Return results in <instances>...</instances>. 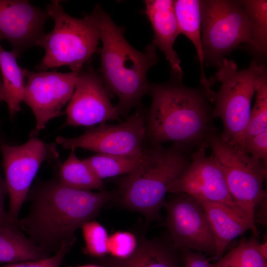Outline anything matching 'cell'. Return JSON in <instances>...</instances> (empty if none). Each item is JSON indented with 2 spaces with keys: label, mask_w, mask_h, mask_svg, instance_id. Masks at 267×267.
<instances>
[{
  "label": "cell",
  "mask_w": 267,
  "mask_h": 267,
  "mask_svg": "<svg viewBox=\"0 0 267 267\" xmlns=\"http://www.w3.org/2000/svg\"><path fill=\"white\" fill-rule=\"evenodd\" d=\"M243 150L252 158L267 165V132L245 138Z\"/></svg>",
  "instance_id": "30"
},
{
  "label": "cell",
  "mask_w": 267,
  "mask_h": 267,
  "mask_svg": "<svg viewBox=\"0 0 267 267\" xmlns=\"http://www.w3.org/2000/svg\"><path fill=\"white\" fill-rule=\"evenodd\" d=\"M110 97L100 75L91 68L82 71L66 109L64 125L92 127L109 120H119Z\"/></svg>",
  "instance_id": "14"
},
{
  "label": "cell",
  "mask_w": 267,
  "mask_h": 267,
  "mask_svg": "<svg viewBox=\"0 0 267 267\" xmlns=\"http://www.w3.org/2000/svg\"><path fill=\"white\" fill-rule=\"evenodd\" d=\"M208 147L223 170L233 202L247 219L253 235L259 237L254 212L257 206L267 198L264 188L267 165L224 142L218 133L209 138Z\"/></svg>",
  "instance_id": "7"
},
{
  "label": "cell",
  "mask_w": 267,
  "mask_h": 267,
  "mask_svg": "<svg viewBox=\"0 0 267 267\" xmlns=\"http://www.w3.org/2000/svg\"><path fill=\"white\" fill-rule=\"evenodd\" d=\"M204 64L219 69L223 58L250 38L241 0H200Z\"/></svg>",
  "instance_id": "8"
},
{
  "label": "cell",
  "mask_w": 267,
  "mask_h": 267,
  "mask_svg": "<svg viewBox=\"0 0 267 267\" xmlns=\"http://www.w3.org/2000/svg\"><path fill=\"white\" fill-rule=\"evenodd\" d=\"M207 148L200 147L192 153L188 165L171 184L168 192H183L197 200L221 203L245 217L232 199L221 166L213 156L206 155Z\"/></svg>",
  "instance_id": "13"
},
{
  "label": "cell",
  "mask_w": 267,
  "mask_h": 267,
  "mask_svg": "<svg viewBox=\"0 0 267 267\" xmlns=\"http://www.w3.org/2000/svg\"><path fill=\"white\" fill-rule=\"evenodd\" d=\"M106 267H182L179 250L176 248L169 238H138L134 253L124 259L111 257L99 259Z\"/></svg>",
  "instance_id": "17"
},
{
  "label": "cell",
  "mask_w": 267,
  "mask_h": 267,
  "mask_svg": "<svg viewBox=\"0 0 267 267\" xmlns=\"http://www.w3.org/2000/svg\"><path fill=\"white\" fill-rule=\"evenodd\" d=\"M1 86H2V78H1V74L0 69V90L1 88Z\"/></svg>",
  "instance_id": "37"
},
{
  "label": "cell",
  "mask_w": 267,
  "mask_h": 267,
  "mask_svg": "<svg viewBox=\"0 0 267 267\" xmlns=\"http://www.w3.org/2000/svg\"><path fill=\"white\" fill-rule=\"evenodd\" d=\"M80 73L27 70L23 102L35 118L36 127L31 133L37 135L50 120L64 114L62 109L70 100Z\"/></svg>",
  "instance_id": "12"
},
{
  "label": "cell",
  "mask_w": 267,
  "mask_h": 267,
  "mask_svg": "<svg viewBox=\"0 0 267 267\" xmlns=\"http://www.w3.org/2000/svg\"><path fill=\"white\" fill-rule=\"evenodd\" d=\"M81 228L85 243L84 252L99 259L106 257L108 254L109 236L106 228L93 220L84 223Z\"/></svg>",
  "instance_id": "27"
},
{
  "label": "cell",
  "mask_w": 267,
  "mask_h": 267,
  "mask_svg": "<svg viewBox=\"0 0 267 267\" xmlns=\"http://www.w3.org/2000/svg\"><path fill=\"white\" fill-rule=\"evenodd\" d=\"M194 151L175 144L146 147L140 165L119 178L113 201L141 214L148 221L159 220L170 185L187 167Z\"/></svg>",
  "instance_id": "4"
},
{
  "label": "cell",
  "mask_w": 267,
  "mask_h": 267,
  "mask_svg": "<svg viewBox=\"0 0 267 267\" xmlns=\"http://www.w3.org/2000/svg\"><path fill=\"white\" fill-rule=\"evenodd\" d=\"M18 55L12 50H5L0 42V69L2 86L0 90V103H6L11 118L21 110L26 84L27 69L17 64Z\"/></svg>",
  "instance_id": "20"
},
{
  "label": "cell",
  "mask_w": 267,
  "mask_h": 267,
  "mask_svg": "<svg viewBox=\"0 0 267 267\" xmlns=\"http://www.w3.org/2000/svg\"><path fill=\"white\" fill-rule=\"evenodd\" d=\"M4 141L3 140V139L2 133H1V129L0 128V145L1 144V143L2 142H3Z\"/></svg>",
  "instance_id": "36"
},
{
  "label": "cell",
  "mask_w": 267,
  "mask_h": 267,
  "mask_svg": "<svg viewBox=\"0 0 267 267\" xmlns=\"http://www.w3.org/2000/svg\"><path fill=\"white\" fill-rule=\"evenodd\" d=\"M85 15L98 29L102 42L99 71L104 85L111 97H118L115 106L119 115L126 117L148 92L146 74L158 62L156 47L151 44L143 52L134 48L124 37L125 29L117 25L99 4Z\"/></svg>",
  "instance_id": "3"
},
{
  "label": "cell",
  "mask_w": 267,
  "mask_h": 267,
  "mask_svg": "<svg viewBox=\"0 0 267 267\" xmlns=\"http://www.w3.org/2000/svg\"><path fill=\"white\" fill-rule=\"evenodd\" d=\"M260 207L257 215L254 216L255 223L258 222L262 224H267V198L264 199L260 203Z\"/></svg>",
  "instance_id": "33"
},
{
  "label": "cell",
  "mask_w": 267,
  "mask_h": 267,
  "mask_svg": "<svg viewBox=\"0 0 267 267\" xmlns=\"http://www.w3.org/2000/svg\"><path fill=\"white\" fill-rule=\"evenodd\" d=\"M50 18L45 10L26 0H0V42L7 41L18 57L37 45Z\"/></svg>",
  "instance_id": "15"
},
{
  "label": "cell",
  "mask_w": 267,
  "mask_h": 267,
  "mask_svg": "<svg viewBox=\"0 0 267 267\" xmlns=\"http://www.w3.org/2000/svg\"><path fill=\"white\" fill-rule=\"evenodd\" d=\"M7 195L8 191L6 183L4 178L0 174V223L9 221H13L10 219L8 212L4 208V200Z\"/></svg>",
  "instance_id": "32"
},
{
  "label": "cell",
  "mask_w": 267,
  "mask_h": 267,
  "mask_svg": "<svg viewBox=\"0 0 267 267\" xmlns=\"http://www.w3.org/2000/svg\"><path fill=\"white\" fill-rule=\"evenodd\" d=\"M48 257L23 233L17 222L0 223V263L12 264Z\"/></svg>",
  "instance_id": "19"
},
{
  "label": "cell",
  "mask_w": 267,
  "mask_h": 267,
  "mask_svg": "<svg viewBox=\"0 0 267 267\" xmlns=\"http://www.w3.org/2000/svg\"><path fill=\"white\" fill-rule=\"evenodd\" d=\"M56 145L46 143L32 133L21 145H12L5 141L0 145L1 165L9 197L7 212L12 221L19 219L20 211L43 163L58 161Z\"/></svg>",
  "instance_id": "9"
},
{
  "label": "cell",
  "mask_w": 267,
  "mask_h": 267,
  "mask_svg": "<svg viewBox=\"0 0 267 267\" xmlns=\"http://www.w3.org/2000/svg\"><path fill=\"white\" fill-rule=\"evenodd\" d=\"M266 71L264 63L255 59L247 68L238 70L234 60L224 58L216 74L221 85L214 92L213 116L222 120V139L243 151L252 99L258 80Z\"/></svg>",
  "instance_id": "5"
},
{
  "label": "cell",
  "mask_w": 267,
  "mask_h": 267,
  "mask_svg": "<svg viewBox=\"0 0 267 267\" xmlns=\"http://www.w3.org/2000/svg\"><path fill=\"white\" fill-rule=\"evenodd\" d=\"M258 238L253 235L249 240L242 242L212 264V267H267V260L257 248Z\"/></svg>",
  "instance_id": "25"
},
{
  "label": "cell",
  "mask_w": 267,
  "mask_h": 267,
  "mask_svg": "<svg viewBox=\"0 0 267 267\" xmlns=\"http://www.w3.org/2000/svg\"><path fill=\"white\" fill-rule=\"evenodd\" d=\"M69 267H106L103 265H86L79 266Z\"/></svg>",
  "instance_id": "35"
},
{
  "label": "cell",
  "mask_w": 267,
  "mask_h": 267,
  "mask_svg": "<svg viewBox=\"0 0 267 267\" xmlns=\"http://www.w3.org/2000/svg\"><path fill=\"white\" fill-rule=\"evenodd\" d=\"M197 200L205 212L213 233L215 257L220 258L232 240L251 229L250 224L242 214L226 205Z\"/></svg>",
  "instance_id": "18"
},
{
  "label": "cell",
  "mask_w": 267,
  "mask_h": 267,
  "mask_svg": "<svg viewBox=\"0 0 267 267\" xmlns=\"http://www.w3.org/2000/svg\"><path fill=\"white\" fill-rule=\"evenodd\" d=\"M144 153L141 156L96 154L84 160L97 177L103 180L134 172L141 163Z\"/></svg>",
  "instance_id": "24"
},
{
  "label": "cell",
  "mask_w": 267,
  "mask_h": 267,
  "mask_svg": "<svg viewBox=\"0 0 267 267\" xmlns=\"http://www.w3.org/2000/svg\"><path fill=\"white\" fill-rule=\"evenodd\" d=\"M114 191L80 190L67 187L55 176L37 181L31 188L26 216L17 224L36 245L48 256L65 243L74 244L75 232L92 220L102 207L113 201Z\"/></svg>",
  "instance_id": "1"
},
{
  "label": "cell",
  "mask_w": 267,
  "mask_h": 267,
  "mask_svg": "<svg viewBox=\"0 0 267 267\" xmlns=\"http://www.w3.org/2000/svg\"><path fill=\"white\" fill-rule=\"evenodd\" d=\"M257 248L263 256V257L267 260V241L266 240L263 243L259 242L257 246Z\"/></svg>",
  "instance_id": "34"
},
{
  "label": "cell",
  "mask_w": 267,
  "mask_h": 267,
  "mask_svg": "<svg viewBox=\"0 0 267 267\" xmlns=\"http://www.w3.org/2000/svg\"><path fill=\"white\" fill-rule=\"evenodd\" d=\"M148 93L152 101L145 119L150 145L172 142L193 150L208 148V140L218 132L212 100L204 87H187L182 78L172 75L166 82L150 84Z\"/></svg>",
  "instance_id": "2"
},
{
  "label": "cell",
  "mask_w": 267,
  "mask_h": 267,
  "mask_svg": "<svg viewBox=\"0 0 267 267\" xmlns=\"http://www.w3.org/2000/svg\"><path fill=\"white\" fill-rule=\"evenodd\" d=\"M241 1L250 24V38L245 48L263 62L267 54V0Z\"/></svg>",
  "instance_id": "23"
},
{
  "label": "cell",
  "mask_w": 267,
  "mask_h": 267,
  "mask_svg": "<svg viewBox=\"0 0 267 267\" xmlns=\"http://www.w3.org/2000/svg\"><path fill=\"white\" fill-rule=\"evenodd\" d=\"M145 117L138 109L124 122L100 124L76 137L58 136L55 143L66 149L80 148L97 154L141 156L147 141Z\"/></svg>",
  "instance_id": "10"
},
{
  "label": "cell",
  "mask_w": 267,
  "mask_h": 267,
  "mask_svg": "<svg viewBox=\"0 0 267 267\" xmlns=\"http://www.w3.org/2000/svg\"><path fill=\"white\" fill-rule=\"evenodd\" d=\"M182 263V267H212L206 258L201 252L186 248L179 249Z\"/></svg>",
  "instance_id": "31"
},
{
  "label": "cell",
  "mask_w": 267,
  "mask_h": 267,
  "mask_svg": "<svg viewBox=\"0 0 267 267\" xmlns=\"http://www.w3.org/2000/svg\"><path fill=\"white\" fill-rule=\"evenodd\" d=\"M178 32L186 37L195 48L200 68V82L208 92L210 83L204 71V59L201 35V12L200 0H174Z\"/></svg>",
  "instance_id": "21"
},
{
  "label": "cell",
  "mask_w": 267,
  "mask_h": 267,
  "mask_svg": "<svg viewBox=\"0 0 267 267\" xmlns=\"http://www.w3.org/2000/svg\"><path fill=\"white\" fill-rule=\"evenodd\" d=\"M163 207L169 239L177 249L186 248L215 257L213 233L199 202L183 192L172 193Z\"/></svg>",
  "instance_id": "11"
},
{
  "label": "cell",
  "mask_w": 267,
  "mask_h": 267,
  "mask_svg": "<svg viewBox=\"0 0 267 267\" xmlns=\"http://www.w3.org/2000/svg\"><path fill=\"white\" fill-rule=\"evenodd\" d=\"M71 149L67 158L57 168L54 176L58 181L71 188L80 190H104L103 180L98 178L84 160Z\"/></svg>",
  "instance_id": "22"
},
{
  "label": "cell",
  "mask_w": 267,
  "mask_h": 267,
  "mask_svg": "<svg viewBox=\"0 0 267 267\" xmlns=\"http://www.w3.org/2000/svg\"><path fill=\"white\" fill-rule=\"evenodd\" d=\"M144 12L152 27V44L163 52L168 61L171 75L182 78L181 61L174 48L179 35L174 8V0H146Z\"/></svg>",
  "instance_id": "16"
},
{
  "label": "cell",
  "mask_w": 267,
  "mask_h": 267,
  "mask_svg": "<svg viewBox=\"0 0 267 267\" xmlns=\"http://www.w3.org/2000/svg\"><path fill=\"white\" fill-rule=\"evenodd\" d=\"M45 10L53 20L54 26L38 43L45 53L36 70L46 71L68 66L72 72L81 73L84 64L98 51V29L85 15L78 18L67 14L59 0L51 1Z\"/></svg>",
  "instance_id": "6"
},
{
  "label": "cell",
  "mask_w": 267,
  "mask_h": 267,
  "mask_svg": "<svg viewBox=\"0 0 267 267\" xmlns=\"http://www.w3.org/2000/svg\"><path fill=\"white\" fill-rule=\"evenodd\" d=\"M73 245L65 243L55 254L44 259L8 264L0 267H59Z\"/></svg>",
  "instance_id": "29"
},
{
  "label": "cell",
  "mask_w": 267,
  "mask_h": 267,
  "mask_svg": "<svg viewBox=\"0 0 267 267\" xmlns=\"http://www.w3.org/2000/svg\"><path fill=\"white\" fill-rule=\"evenodd\" d=\"M138 244V239L130 232L117 231L109 236L108 251L110 257L124 259L131 255Z\"/></svg>",
  "instance_id": "28"
},
{
  "label": "cell",
  "mask_w": 267,
  "mask_h": 267,
  "mask_svg": "<svg viewBox=\"0 0 267 267\" xmlns=\"http://www.w3.org/2000/svg\"><path fill=\"white\" fill-rule=\"evenodd\" d=\"M254 106L244 134V139L267 132V72L258 80Z\"/></svg>",
  "instance_id": "26"
}]
</instances>
